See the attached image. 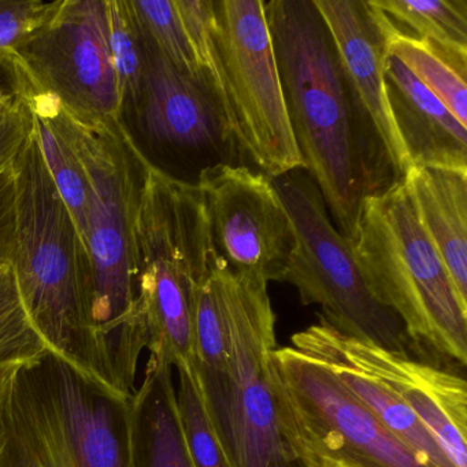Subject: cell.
Returning a JSON list of instances; mask_svg holds the SVG:
<instances>
[{"mask_svg":"<svg viewBox=\"0 0 467 467\" xmlns=\"http://www.w3.org/2000/svg\"><path fill=\"white\" fill-rule=\"evenodd\" d=\"M15 370L16 368H12V370H0V418H2L5 399H6L7 390H9L10 381H12Z\"/></svg>","mask_w":467,"mask_h":467,"instance_id":"32","label":"cell"},{"mask_svg":"<svg viewBox=\"0 0 467 467\" xmlns=\"http://www.w3.org/2000/svg\"><path fill=\"white\" fill-rule=\"evenodd\" d=\"M384 80L393 122L411 168L467 171V127L389 53Z\"/></svg>","mask_w":467,"mask_h":467,"instance_id":"16","label":"cell"},{"mask_svg":"<svg viewBox=\"0 0 467 467\" xmlns=\"http://www.w3.org/2000/svg\"><path fill=\"white\" fill-rule=\"evenodd\" d=\"M136 311L149 357L192 365L196 289L220 254L198 185L147 165L133 218Z\"/></svg>","mask_w":467,"mask_h":467,"instance_id":"7","label":"cell"},{"mask_svg":"<svg viewBox=\"0 0 467 467\" xmlns=\"http://www.w3.org/2000/svg\"><path fill=\"white\" fill-rule=\"evenodd\" d=\"M0 467H135L133 396L50 351L16 368L0 418Z\"/></svg>","mask_w":467,"mask_h":467,"instance_id":"5","label":"cell"},{"mask_svg":"<svg viewBox=\"0 0 467 467\" xmlns=\"http://www.w3.org/2000/svg\"><path fill=\"white\" fill-rule=\"evenodd\" d=\"M265 13L303 166L352 244L373 182L337 48L313 0H270Z\"/></svg>","mask_w":467,"mask_h":467,"instance_id":"2","label":"cell"},{"mask_svg":"<svg viewBox=\"0 0 467 467\" xmlns=\"http://www.w3.org/2000/svg\"><path fill=\"white\" fill-rule=\"evenodd\" d=\"M143 39L146 69L133 108L141 132L160 146L191 151H223L237 144L212 92Z\"/></svg>","mask_w":467,"mask_h":467,"instance_id":"15","label":"cell"},{"mask_svg":"<svg viewBox=\"0 0 467 467\" xmlns=\"http://www.w3.org/2000/svg\"><path fill=\"white\" fill-rule=\"evenodd\" d=\"M59 4L61 0H0V56H12L56 15Z\"/></svg>","mask_w":467,"mask_h":467,"instance_id":"28","label":"cell"},{"mask_svg":"<svg viewBox=\"0 0 467 467\" xmlns=\"http://www.w3.org/2000/svg\"><path fill=\"white\" fill-rule=\"evenodd\" d=\"M23 87L12 57L0 56V110L23 105Z\"/></svg>","mask_w":467,"mask_h":467,"instance_id":"30","label":"cell"},{"mask_svg":"<svg viewBox=\"0 0 467 467\" xmlns=\"http://www.w3.org/2000/svg\"><path fill=\"white\" fill-rule=\"evenodd\" d=\"M15 165V163H13ZM13 166L9 171L0 174V217L12 209Z\"/></svg>","mask_w":467,"mask_h":467,"instance_id":"31","label":"cell"},{"mask_svg":"<svg viewBox=\"0 0 467 467\" xmlns=\"http://www.w3.org/2000/svg\"><path fill=\"white\" fill-rule=\"evenodd\" d=\"M291 347L329 368L341 384L406 447L433 467H453L414 412L392 395L381 382L363 373L346 359L322 335L318 324L299 330Z\"/></svg>","mask_w":467,"mask_h":467,"instance_id":"18","label":"cell"},{"mask_svg":"<svg viewBox=\"0 0 467 467\" xmlns=\"http://www.w3.org/2000/svg\"><path fill=\"white\" fill-rule=\"evenodd\" d=\"M141 34L177 67L193 80L202 81L195 54L174 0H130ZM204 86V84H203Z\"/></svg>","mask_w":467,"mask_h":467,"instance_id":"25","label":"cell"},{"mask_svg":"<svg viewBox=\"0 0 467 467\" xmlns=\"http://www.w3.org/2000/svg\"><path fill=\"white\" fill-rule=\"evenodd\" d=\"M28 103L32 116V132L39 146L48 174L72 215L86 247L88 215V182L78 155L51 119L36 106ZM87 250V248H86Z\"/></svg>","mask_w":467,"mask_h":467,"instance_id":"21","label":"cell"},{"mask_svg":"<svg viewBox=\"0 0 467 467\" xmlns=\"http://www.w3.org/2000/svg\"><path fill=\"white\" fill-rule=\"evenodd\" d=\"M273 374L284 437L302 467H433L313 358L277 347Z\"/></svg>","mask_w":467,"mask_h":467,"instance_id":"9","label":"cell"},{"mask_svg":"<svg viewBox=\"0 0 467 467\" xmlns=\"http://www.w3.org/2000/svg\"><path fill=\"white\" fill-rule=\"evenodd\" d=\"M337 48L373 192L401 182L409 157L393 122L384 80L389 18L371 0H313Z\"/></svg>","mask_w":467,"mask_h":467,"instance_id":"12","label":"cell"},{"mask_svg":"<svg viewBox=\"0 0 467 467\" xmlns=\"http://www.w3.org/2000/svg\"><path fill=\"white\" fill-rule=\"evenodd\" d=\"M177 404L188 452L195 467H228L202 403L192 365L176 368Z\"/></svg>","mask_w":467,"mask_h":467,"instance_id":"26","label":"cell"},{"mask_svg":"<svg viewBox=\"0 0 467 467\" xmlns=\"http://www.w3.org/2000/svg\"><path fill=\"white\" fill-rule=\"evenodd\" d=\"M13 237L0 251V370L40 359L48 348L24 307L12 262Z\"/></svg>","mask_w":467,"mask_h":467,"instance_id":"23","label":"cell"},{"mask_svg":"<svg viewBox=\"0 0 467 467\" xmlns=\"http://www.w3.org/2000/svg\"><path fill=\"white\" fill-rule=\"evenodd\" d=\"M108 43L125 106L135 108L146 69L143 34L130 0H105Z\"/></svg>","mask_w":467,"mask_h":467,"instance_id":"24","label":"cell"},{"mask_svg":"<svg viewBox=\"0 0 467 467\" xmlns=\"http://www.w3.org/2000/svg\"><path fill=\"white\" fill-rule=\"evenodd\" d=\"M12 226L13 270L32 325L48 351L108 387L92 327L88 253L32 130L13 165Z\"/></svg>","mask_w":467,"mask_h":467,"instance_id":"3","label":"cell"},{"mask_svg":"<svg viewBox=\"0 0 467 467\" xmlns=\"http://www.w3.org/2000/svg\"><path fill=\"white\" fill-rule=\"evenodd\" d=\"M135 467H195L180 420L173 366L149 357L133 395Z\"/></svg>","mask_w":467,"mask_h":467,"instance_id":"19","label":"cell"},{"mask_svg":"<svg viewBox=\"0 0 467 467\" xmlns=\"http://www.w3.org/2000/svg\"><path fill=\"white\" fill-rule=\"evenodd\" d=\"M217 253L234 272L281 283L296 234L272 179L247 166L228 162L199 174Z\"/></svg>","mask_w":467,"mask_h":467,"instance_id":"13","label":"cell"},{"mask_svg":"<svg viewBox=\"0 0 467 467\" xmlns=\"http://www.w3.org/2000/svg\"><path fill=\"white\" fill-rule=\"evenodd\" d=\"M32 130L28 103L0 110V174L12 169L21 147Z\"/></svg>","mask_w":467,"mask_h":467,"instance_id":"29","label":"cell"},{"mask_svg":"<svg viewBox=\"0 0 467 467\" xmlns=\"http://www.w3.org/2000/svg\"><path fill=\"white\" fill-rule=\"evenodd\" d=\"M389 20L411 29L412 36L467 57V0H371Z\"/></svg>","mask_w":467,"mask_h":467,"instance_id":"22","label":"cell"},{"mask_svg":"<svg viewBox=\"0 0 467 467\" xmlns=\"http://www.w3.org/2000/svg\"><path fill=\"white\" fill-rule=\"evenodd\" d=\"M23 91L91 124H119L124 102L108 43L105 0H61L12 54Z\"/></svg>","mask_w":467,"mask_h":467,"instance_id":"11","label":"cell"},{"mask_svg":"<svg viewBox=\"0 0 467 467\" xmlns=\"http://www.w3.org/2000/svg\"><path fill=\"white\" fill-rule=\"evenodd\" d=\"M272 182L296 234L281 283L295 286L303 305L319 306V318L341 335L410 355L415 347L403 322L371 294L351 243L333 225L313 180L285 174Z\"/></svg>","mask_w":467,"mask_h":467,"instance_id":"10","label":"cell"},{"mask_svg":"<svg viewBox=\"0 0 467 467\" xmlns=\"http://www.w3.org/2000/svg\"><path fill=\"white\" fill-rule=\"evenodd\" d=\"M387 50L467 127V57L403 34L390 20L387 26Z\"/></svg>","mask_w":467,"mask_h":467,"instance_id":"20","label":"cell"},{"mask_svg":"<svg viewBox=\"0 0 467 467\" xmlns=\"http://www.w3.org/2000/svg\"><path fill=\"white\" fill-rule=\"evenodd\" d=\"M403 182L423 231L467 303V171L411 168Z\"/></svg>","mask_w":467,"mask_h":467,"instance_id":"17","label":"cell"},{"mask_svg":"<svg viewBox=\"0 0 467 467\" xmlns=\"http://www.w3.org/2000/svg\"><path fill=\"white\" fill-rule=\"evenodd\" d=\"M67 139L88 182L86 248L91 266V321L103 379L122 395L136 392L147 348L136 311L133 218L147 162L119 124H91L26 94Z\"/></svg>","mask_w":467,"mask_h":467,"instance_id":"1","label":"cell"},{"mask_svg":"<svg viewBox=\"0 0 467 467\" xmlns=\"http://www.w3.org/2000/svg\"><path fill=\"white\" fill-rule=\"evenodd\" d=\"M212 277L225 325L223 370L192 365L204 411L228 467H302L284 437L273 374L275 317L266 281L221 256Z\"/></svg>","mask_w":467,"mask_h":467,"instance_id":"6","label":"cell"},{"mask_svg":"<svg viewBox=\"0 0 467 467\" xmlns=\"http://www.w3.org/2000/svg\"><path fill=\"white\" fill-rule=\"evenodd\" d=\"M204 87L237 146L270 179L305 169L262 0H176Z\"/></svg>","mask_w":467,"mask_h":467,"instance_id":"4","label":"cell"},{"mask_svg":"<svg viewBox=\"0 0 467 467\" xmlns=\"http://www.w3.org/2000/svg\"><path fill=\"white\" fill-rule=\"evenodd\" d=\"M192 335V365L210 368V370H223L225 368L226 354H228V340H226L225 325H223L220 302H218L214 281L212 277V267L196 289Z\"/></svg>","mask_w":467,"mask_h":467,"instance_id":"27","label":"cell"},{"mask_svg":"<svg viewBox=\"0 0 467 467\" xmlns=\"http://www.w3.org/2000/svg\"><path fill=\"white\" fill-rule=\"evenodd\" d=\"M319 329L352 365L381 382L428 429L453 467H467V387L458 374L341 335L324 319Z\"/></svg>","mask_w":467,"mask_h":467,"instance_id":"14","label":"cell"},{"mask_svg":"<svg viewBox=\"0 0 467 467\" xmlns=\"http://www.w3.org/2000/svg\"><path fill=\"white\" fill-rule=\"evenodd\" d=\"M355 258L373 296L403 322L411 343L467 363V303L423 231L403 180L365 196Z\"/></svg>","mask_w":467,"mask_h":467,"instance_id":"8","label":"cell"}]
</instances>
